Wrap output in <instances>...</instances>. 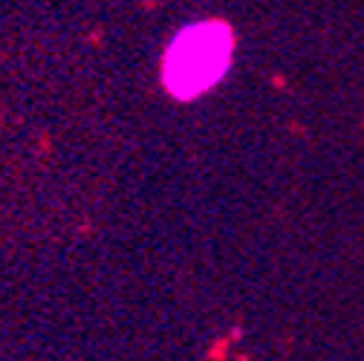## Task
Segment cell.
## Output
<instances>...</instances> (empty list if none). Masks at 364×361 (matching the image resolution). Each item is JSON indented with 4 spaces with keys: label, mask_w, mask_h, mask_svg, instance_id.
<instances>
[{
    "label": "cell",
    "mask_w": 364,
    "mask_h": 361,
    "mask_svg": "<svg viewBox=\"0 0 364 361\" xmlns=\"http://www.w3.org/2000/svg\"><path fill=\"white\" fill-rule=\"evenodd\" d=\"M232 58V32L220 21L194 23L179 32L165 53L162 81L176 99H194L214 87Z\"/></svg>",
    "instance_id": "6da1fadb"
}]
</instances>
